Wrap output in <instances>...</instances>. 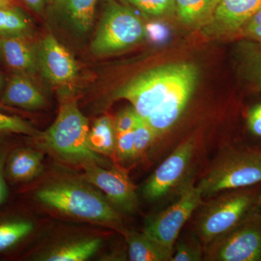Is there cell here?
<instances>
[{"mask_svg":"<svg viewBox=\"0 0 261 261\" xmlns=\"http://www.w3.org/2000/svg\"><path fill=\"white\" fill-rule=\"evenodd\" d=\"M39 71L51 85L66 90L78 78V64L68 49L53 34L45 36L37 45Z\"/></svg>","mask_w":261,"mask_h":261,"instance_id":"obj_10","label":"cell"},{"mask_svg":"<svg viewBox=\"0 0 261 261\" xmlns=\"http://www.w3.org/2000/svg\"><path fill=\"white\" fill-rule=\"evenodd\" d=\"M244 54L247 77L261 90V51L259 48L250 45L245 47Z\"/></svg>","mask_w":261,"mask_h":261,"instance_id":"obj_25","label":"cell"},{"mask_svg":"<svg viewBox=\"0 0 261 261\" xmlns=\"http://www.w3.org/2000/svg\"><path fill=\"white\" fill-rule=\"evenodd\" d=\"M134 147H135V135L134 130L123 133L117 134L116 155L121 161L133 159Z\"/></svg>","mask_w":261,"mask_h":261,"instance_id":"obj_28","label":"cell"},{"mask_svg":"<svg viewBox=\"0 0 261 261\" xmlns=\"http://www.w3.org/2000/svg\"><path fill=\"white\" fill-rule=\"evenodd\" d=\"M5 85V79L3 75L0 73V92H1L2 89H3V87Z\"/></svg>","mask_w":261,"mask_h":261,"instance_id":"obj_36","label":"cell"},{"mask_svg":"<svg viewBox=\"0 0 261 261\" xmlns=\"http://www.w3.org/2000/svg\"><path fill=\"white\" fill-rule=\"evenodd\" d=\"M143 118H141L135 108L128 107L117 115L114 121L116 134L123 133L135 129Z\"/></svg>","mask_w":261,"mask_h":261,"instance_id":"obj_27","label":"cell"},{"mask_svg":"<svg viewBox=\"0 0 261 261\" xmlns=\"http://www.w3.org/2000/svg\"><path fill=\"white\" fill-rule=\"evenodd\" d=\"M258 48H259V49H260V51H261V43L260 44V47H259Z\"/></svg>","mask_w":261,"mask_h":261,"instance_id":"obj_39","label":"cell"},{"mask_svg":"<svg viewBox=\"0 0 261 261\" xmlns=\"http://www.w3.org/2000/svg\"><path fill=\"white\" fill-rule=\"evenodd\" d=\"M195 149L193 139L178 146L145 182L142 189L143 197L152 202L169 193L185 176Z\"/></svg>","mask_w":261,"mask_h":261,"instance_id":"obj_11","label":"cell"},{"mask_svg":"<svg viewBox=\"0 0 261 261\" xmlns=\"http://www.w3.org/2000/svg\"><path fill=\"white\" fill-rule=\"evenodd\" d=\"M261 10V0H219L210 23L203 27L207 37H221L242 30Z\"/></svg>","mask_w":261,"mask_h":261,"instance_id":"obj_12","label":"cell"},{"mask_svg":"<svg viewBox=\"0 0 261 261\" xmlns=\"http://www.w3.org/2000/svg\"><path fill=\"white\" fill-rule=\"evenodd\" d=\"M32 34V21L19 7H0V38H31Z\"/></svg>","mask_w":261,"mask_h":261,"instance_id":"obj_20","label":"cell"},{"mask_svg":"<svg viewBox=\"0 0 261 261\" xmlns=\"http://www.w3.org/2000/svg\"><path fill=\"white\" fill-rule=\"evenodd\" d=\"M23 135L32 137H39L41 132L20 117L10 116L0 112V136Z\"/></svg>","mask_w":261,"mask_h":261,"instance_id":"obj_24","label":"cell"},{"mask_svg":"<svg viewBox=\"0 0 261 261\" xmlns=\"http://www.w3.org/2000/svg\"><path fill=\"white\" fill-rule=\"evenodd\" d=\"M1 102L12 108L36 111L45 107L46 99L30 77L13 73L5 87Z\"/></svg>","mask_w":261,"mask_h":261,"instance_id":"obj_14","label":"cell"},{"mask_svg":"<svg viewBox=\"0 0 261 261\" xmlns=\"http://www.w3.org/2000/svg\"><path fill=\"white\" fill-rule=\"evenodd\" d=\"M246 188L219 196L202 207L197 219V230L206 245L258 211L259 195Z\"/></svg>","mask_w":261,"mask_h":261,"instance_id":"obj_4","label":"cell"},{"mask_svg":"<svg viewBox=\"0 0 261 261\" xmlns=\"http://www.w3.org/2000/svg\"><path fill=\"white\" fill-rule=\"evenodd\" d=\"M43 160L39 151L27 147L15 149L7 157L5 176L13 183L31 181L42 173Z\"/></svg>","mask_w":261,"mask_h":261,"instance_id":"obj_15","label":"cell"},{"mask_svg":"<svg viewBox=\"0 0 261 261\" xmlns=\"http://www.w3.org/2000/svg\"><path fill=\"white\" fill-rule=\"evenodd\" d=\"M0 109L5 110V111H12L13 108L8 107V106H5L4 104H3V103L0 102Z\"/></svg>","mask_w":261,"mask_h":261,"instance_id":"obj_37","label":"cell"},{"mask_svg":"<svg viewBox=\"0 0 261 261\" xmlns=\"http://www.w3.org/2000/svg\"><path fill=\"white\" fill-rule=\"evenodd\" d=\"M99 0H53L57 13L79 34L90 30Z\"/></svg>","mask_w":261,"mask_h":261,"instance_id":"obj_16","label":"cell"},{"mask_svg":"<svg viewBox=\"0 0 261 261\" xmlns=\"http://www.w3.org/2000/svg\"><path fill=\"white\" fill-rule=\"evenodd\" d=\"M259 204H260V205L261 206V194L260 195H259Z\"/></svg>","mask_w":261,"mask_h":261,"instance_id":"obj_38","label":"cell"},{"mask_svg":"<svg viewBox=\"0 0 261 261\" xmlns=\"http://www.w3.org/2000/svg\"><path fill=\"white\" fill-rule=\"evenodd\" d=\"M102 245L100 238H85L58 245L41 257L45 261H83L94 255Z\"/></svg>","mask_w":261,"mask_h":261,"instance_id":"obj_18","label":"cell"},{"mask_svg":"<svg viewBox=\"0 0 261 261\" xmlns=\"http://www.w3.org/2000/svg\"><path fill=\"white\" fill-rule=\"evenodd\" d=\"M242 30L247 37L261 43V10L252 15Z\"/></svg>","mask_w":261,"mask_h":261,"instance_id":"obj_30","label":"cell"},{"mask_svg":"<svg viewBox=\"0 0 261 261\" xmlns=\"http://www.w3.org/2000/svg\"><path fill=\"white\" fill-rule=\"evenodd\" d=\"M261 181V150L230 149L216 160L200 181L202 197L248 187Z\"/></svg>","mask_w":261,"mask_h":261,"instance_id":"obj_6","label":"cell"},{"mask_svg":"<svg viewBox=\"0 0 261 261\" xmlns=\"http://www.w3.org/2000/svg\"><path fill=\"white\" fill-rule=\"evenodd\" d=\"M116 136L112 118L109 116L101 117L96 120L89 130V146L96 153L112 156L116 154Z\"/></svg>","mask_w":261,"mask_h":261,"instance_id":"obj_21","label":"cell"},{"mask_svg":"<svg viewBox=\"0 0 261 261\" xmlns=\"http://www.w3.org/2000/svg\"><path fill=\"white\" fill-rule=\"evenodd\" d=\"M44 205L77 219L116 224L119 214L106 197L82 181H61L39 189L36 193Z\"/></svg>","mask_w":261,"mask_h":261,"instance_id":"obj_3","label":"cell"},{"mask_svg":"<svg viewBox=\"0 0 261 261\" xmlns=\"http://www.w3.org/2000/svg\"><path fill=\"white\" fill-rule=\"evenodd\" d=\"M199 71L192 63L161 65L137 75L116 89L114 99H126L161 137L177 122L197 83Z\"/></svg>","mask_w":261,"mask_h":261,"instance_id":"obj_1","label":"cell"},{"mask_svg":"<svg viewBox=\"0 0 261 261\" xmlns=\"http://www.w3.org/2000/svg\"><path fill=\"white\" fill-rule=\"evenodd\" d=\"M86 181L100 189L115 208L126 213L135 212L139 199L128 174L120 168L103 167L97 163L83 166Z\"/></svg>","mask_w":261,"mask_h":261,"instance_id":"obj_9","label":"cell"},{"mask_svg":"<svg viewBox=\"0 0 261 261\" xmlns=\"http://www.w3.org/2000/svg\"><path fill=\"white\" fill-rule=\"evenodd\" d=\"M88 119L81 112L75 100L63 102L56 121L38 138L48 149L68 161L84 166L97 163L103 167L112 166L102 156L96 153L89 144Z\"/></svg>","mask_w":261,"mask_h":261,"instance_id":"obj_2","label":"cell"},{"mask_svg":"<svg viewBox=\"0 0 261 261\" xmlns=\"http://www.w3.org/2000/svg\"><path fill=\"white\" fill-rule=\"evenodd\" d=\"M202 258V249L199 245L179 241L176 244L171 261H200Z\"/></svg>","mask_w":261,"mask_h":261,"instance_id":"obj_29","label":"cell"},{"mask_svg":"<svg viewBox=\"0 0 261 261\" xmlns=\"http://www.w3.org/2000/svg\"><path fill=\"white\" fill-rule=\"evenodd\" d=\"M202 198L200 189L188 180L182 186L177 200L146 220L144 232L159 243L173 249L180 231L202 204Z\"/></svg>","mask_w":261,"mask_h":261,"instance_id":"obj_7","label":"cell"},{"mask_svg":"<svg viewBox=\"0 0 261 261\" xmlns=\"http://www.w3.org/2000/svg\"><path fill=\"white\" fill-rule=\"evenodd\" d=\"M27 8L39 15H42L45 10L48 0H20Z\"/></svg>","mask_w":261,"mask_h":261,"instance_id":"obj_34","label":"cell"},{"mask_svg":"<svg viewBox=\"0 0 261 261\" xmlns=\"http://www.w3.org/2000/svg\"><path fill=\"white\" fill-rule=\"evenodd\" d=\"M15 5L14 0H0V7Z\"/></svg>","mask_w":261,"mask_h":261,"instance_id":"obj_35","label":"cell"},{"mask_svg":"<svg viewBox=\"0 0 261 261\" xmlns=\"http://www.w3.org/2000/svg\"><path fill=\"white\" fill-rule=\"evenodd\" d=\"M122 4L139 10L147 16L159 17L172 12L175 0H118Z\"/></svg>","mask_w":261,"mask_h":261,"instance_id":"obj_23","label":"cell"},{"mask_svg":"<svg viewBox=\"0 0 261 261\" xmlns=\"http://www.w3.org/2000/svg\"><path fill=\"white\" fill-rule=\"evenodd\" d=\"M128 257L132 261H171L173 249L169 248L144 233L128 231L125 233Z\"/></svg>","mask_w":261,"mask_h":261,"instance_id":"obj_17","label":"cell"},{"mask_svg":"<svg viewBox=\"0 0 261 261\" xmlns=\"http://www.w3.org/2000/svg\"><path fill=\"white\" fill-rule=\"evenodd\" d=\"M34 229V225L25 220H10L0 223V253L16 246Z\"/></svg>","mask_w":261,"mask_h":261,"instance_id":"obj_22","label":"cell"},{"mask_svg":"<svg viewBox=\"0 0 261 261\" xmlns=\"http://www.w3.org/2000/svg\"><path fill=\"white\" fill-rule=\"evenodd\" d=\"M146 37V25L133 9L109 0L91 44V51L97 57L111 56L134 47Z\"/></svg>","mask_w":261,"mask_h":261,"instance_id":"obj_5","label":"cell"},{"mask_svg":"<svg viewBox=\"0 0 261 261\" xmlns=\"http://www.w3.org/2000/svg\"><path fill=\"white\" fill-rule=\"evenodd\" d=\"M219 0H175L180 20L191 28H202L210 23Z\"/></svg>","mask_w":261,"mask_h":261,"instance_id":"obj_19","label":"cell"},{"mask_svg":"<svg viewBox=\"0 0 261 261\" xmlns=\"http://www.w3.org/2000/svg\"><path fill=\"white\" fill-rule=\"evenodd\" d=\"M30 38H0V56L6 65L18 73L32 77L39 71L37 45L29 41Z\"/></svg>","mask_w":261,"mask_h":261,"instance_id":"obj_13","label":"cell"},{"mask_svg":"<svg viewBox=\"0 0 261 261\" xmlns=\"http://www.w3.org/2000/svg\"><path fill=\"white\" fill-rule=\"evenodd\" d=\"M247 126L254 135L261 138V104L256 105L249 111Z\"/></svg>","mask_w":261,"mask_h":261,"instance_id":"obj_32","label":"cell"},{"mask_svg":"<svg viewBox=\"0 0 261 261\" xmlns=\"http://www.w3.org/2000/svg\"><path fill=\"white\" fill-rule=\"evenodd\" d=\"M146 31H147V37L149 36L156 42L163 40L165 37H166L168 34L166 29L163 27L162 24L159 23L149 24L146 27Z\"/></svg>","mask_w":261,"mask_h":261,"instance_id":"obj_33","label":"cell"},{"mask_svg":"<svg viewBox=\"0 0 261 261\" xmlns=\"http://www.w3.org/2000/svg\"><path fill=\"white\" fill-rule=\"evenodd\" d=\"M134 135H135V147H134L133 159H136L145 153L157 137L154 130L144 119H142L134 129Z\"/></svg>","mask_w":261,"mask_h":261,"instance_id":"obj_26","label":"cell"},{"mask_svg":"<svg viewBox=\"0 0 261 261\" xmlns=\"http://www.w3.org/2000/svg\"><path fill=\"white\" fill-rule=\"evenodd\" d=\"M8 155L7 147L0 146V205L4 203L8 197V187L5 173V163Z\"/></svg>","mask_w":261,"mask_h":261,"instance_id":"obj_31","label":"cell"},{"mask_svg":"<svg viewBox=\"0 0 261 261\" xmlns=\"http://www.w3.org/2000/svg\"><path fill=\"white\" fill-rule=\"evenodd\" d=\"M205 260L261 261V215L258 211L206 245Z\"/></svg>","mask_w":261,"mask_h":261,"instance_id":"obj_8","label":"cell"}]
</instances>
